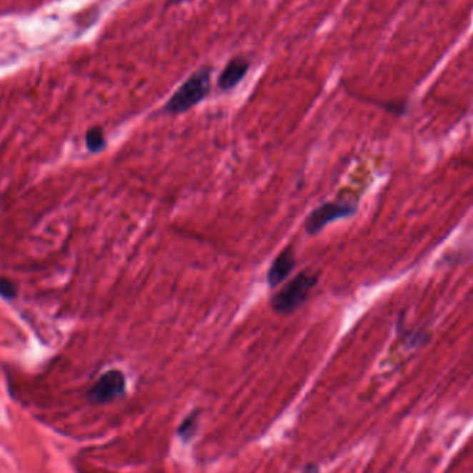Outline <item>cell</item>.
<instances>
[{
    "label": "cell",
    "mask_w": 473,
    "mask_h": 473,
    "mask_svg": "<svg viewBox=\"0 0 473 473\" xmlns=\"http://www.w3.org/2000/svg\"><path fill=\"white\" fill-rule=\"evenodd\" d=\"M125 393V377L118 369H111L106 372L96 385L90 389L89 397L93 403L103 404L108 403Z\"/></svg>",
    "instance_id": "277c9868"
},
{
    "label": "cell",
    "mask_w": 473,
    "mask_h": 473,
    "mask_svg": "<svg viewBox=\"0 0 473 473\" xmlns=\"http://www.w3.org/2000/svg\"><path fill=\"white\" fill-rule=\"evenodd\" d=\"M297 267V255L292 245H288L274 258L267 272V284L270 288H276L287 280Z\"/></svg>",
    "instance_id": "5b68a950"
},
{
    "label": "cell",
    "mask_w": 473,
    "mask_h": 473,
    "mask_svg": "<svg viewBox=\"0 0 473 473\" xmlns=\"http://www.w3.org/2000/svg\"><path fill=\"white\" fill-rule=\"evenodd\" d=\"M303 473H317V468L313 467V465L312 467H307Z\"/></svg>",
    "instance_id": "30bf717a"
},
{
    "label": "cell",
    "mask_w": 473,
    "mask_h": 473,
    "mask_svg": "<svg viewBox=\"0 0 473 473\" xmlns=\"http://www.w3.org/2000/svg\"><path fill=\"white\" fill-rule=\"evenodd\" d=\"M85 140H86L87 150L91 151V152L104 150V147L107 146L104 131L101 128H91V129L87 130Z\"/></svg>",
    "instance_id": "52a82bcc"
},
{
    "label": "cell",
    "mask_w": 473,
    "mask_h": 473,
    "mask_svg": "<svg viewBox=\"0 0 473 473\" xmlns=\"http://www.w3.org/2000/svg\"><path fill=\"white\" fill-rule=\"evenodd\" d=\"M249 66H251L249 60L244 56H236L234 59H231L219 75L217 79L219 89L223 91L233 90L245 78L247 72L249 71Z\"/></svg>",
    "instance_id": "8992f818"
},
{
    "label": "cell",
    "mask_w": 473,
    "mask_h": 473,
    "mask_svg": "<svg viewBox=\"0 0 473 473\" xmlns=\"http://www.w3.org/2000/svg\"><path fill=\"white\" fill-rule=\"evenodd\" d=\"M0 295L6 299H13L17 297V287L13 281L0 277Z\"/></svg>",
    "instance_id": "ba28073f"
},
{
    "label": "cell",
    "mask_w": 473,
    "mask_h": 473,
    "mask_svg": "<svg viewBox=\"0 0 473 473\" xmlns=\"http://www.w3.org/2000/svg\"><path fill=\"white\" fill-rule=\"evenodd\" d=\"M319 284V273L304 270L287 282L272 299V309L281 316L294 314L307 302L312 289Z\"/></svg>",
    "instance_id": "7a4b0ae2"
},
{
    "label": "cell",
    "mask_w": 473,
    "mask_h": 473,
    "mask_svg": "<svg viewBox=\"0 0 473 473\" xmlns=\"http://www.w3.org/2000/svg\"><path fill=\"white\" fill-rule=\"evenodd\" d=\"M211 75V66H202L195 71L193 75L173 93L172 97L164 107V112L171 115L184 114L198 106L201 101H204L212 89Z\"/></svg>",
    "instance_id": "6da1fadb"
},
{
    "label": "cell",
    "mask_w": 473,
    "mask_h": 473,
    "mask_svg": "<svg viewBox=\"0 0 473 473\" xmlns=\"http://www.w3.org/2000/svg\"><path fill=\"white\" fill-rule=\"evenodd\" d=\"M195 417H190L183 425H181V428H180V434L183 436V437H189V436H191L193 434V430H194V425H195Z\"/></svg>",
    "instance_id": "9c48e42d"
},
{
    "label": "cell",
    "mask_w": 473,
    "mask_h": 473,
    "mask_svg": "<svg viewBox=\"0 0 473 473\" xmlns=\"http://www.w3.org/2000/svg\"><path fill=\"white\" fill-rule=\"evenodd\" d=\"M354 214H356V206H353L349 202H338V201L324 202L320 206L313 209L306 217L303 223L304 231L309 236H317L329 223L353 216Z\"/></svg>",
    "instance_id": "3957f363"
}]
</instances>
